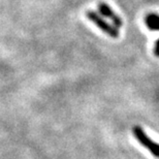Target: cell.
I'll list each match as a JSON object with an SVG mask.
<instances>
[{
    "label": "cell",
    "instance_id": "2",
    "mask_svg": "<svg viewBox=\"0 0 159 159\" xmlns=\"http://www.w3.org/2000/svg\"><path fill=\"white\" fill-rule=\"evenodd\" d=\"M133 135L135 139L139 142V144L147 148L155 157L159 158V144L155 143L153 139H151L149 136L146 134V132L143 130L139 126H134L132 129Z\"/></svg>",
    "mask_w": 159,
    "mask_h": 159
},
{
    "label": "cell",
    "instance_id": "4",
    "mask_svg": "<svg viewBox=\"0 0 159 159\" xmlns=\"http://www.w3.org/2000/svg\"><path fill=\"white\" fill-rule=\"evenodd\" d=\"M146 24H147L149 29L159 31V15L149 14L146 17Z\"/></svg>",
    "mask_w": 159,
    "mask_h": 159
},
{
    "label": "cell",
    "instance_id": "5",
    "mask_svg": "<svg viewBox=\"0 0 159 159\" xmlns=\"http://www.w3.org/2000/svg\"><path fill=\"white\" fill-rule=\"evenodd\" d=\"M154 54L157 57H159V39L156 41V44H155V49H154Z\"/></svg>",
    "mask_w": 159,
    "mask_h": 159
},
{
    "label": "cell",
    "instance_id": "3",
    "mask_svg": "<svg viewBox=\"0 0 159 159\" xmlns=\"http://www.w3.org/2000/svg\"><path fill=\"white\" fill-rule=\"evenodd\" d=\"M98 11L103 17L107 18L111 22L113 23L114 26H116L117 28H120L123 26V21L121 19L120 16H118L115 11L111 8L110 5H107L106 2H99L98 3Z\"/></svg>",
    "mask_w": 159,
    "mask_h": 159
},
{
    "label": "cell",
    "instance_id": "1",
    "mask_svg": "<svg viewBox=\"0 0 159 159\" xmlns=\"http://www.w3.org/2000/svg\"><path fill=\"white\" fill-rule=\"evenodd\" d=\"M86 17H87L95 26H97L102 32L107 34L109 36L113 37V39H118L119 37L120 32H119L118 28L112 24L107 23L103 19V17L99 16L97 12H95L94 11H86Z\"/></svg>",
    "mask_w": 159,
    "mask_h": 159
}]
</instances>
